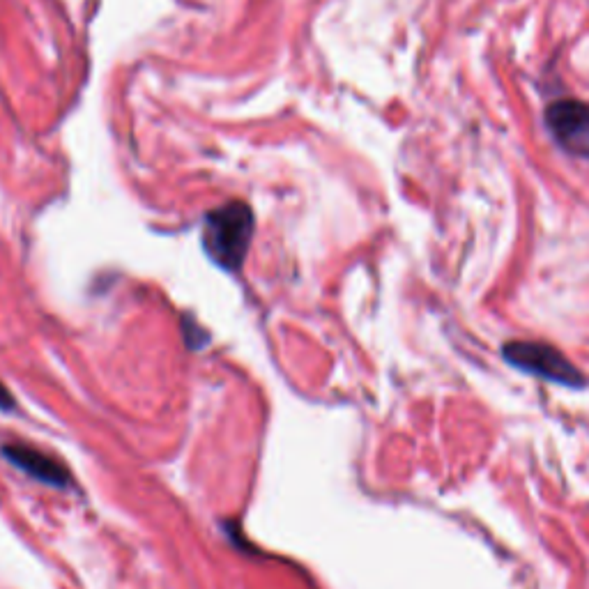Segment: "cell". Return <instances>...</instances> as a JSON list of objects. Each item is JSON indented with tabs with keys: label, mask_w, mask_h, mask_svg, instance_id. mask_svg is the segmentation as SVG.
I'll use <instances>...</instances> for the list:
<instances>
[{
	"label": "cell",
	"mask_w": 589,
	"mask_h": 589,
	"mask_svg": "<svg viewBox=\"0 0 589 589\" xmlns=\"http://www.w3.org/2000/svg\"><path fill=\"white\" fill-rule=\"evenodd\" d=\"M0 410H3V412L14 410V396L7 392L3 382H0Z\"/></svg>",
	"instance_id": "cell-5"
},
{
	"label": "cell",
	"mask_w": 589,
	"mask_h": 589,
	"mask_svg": "<svg viewBox=\"0 0 589 589\" xmlns=\"http://www.w3.org/2000/svg\"><path fill=\"white\" fill-rule=\"evenodd\" d=\"M504 362L534 378L555 382V385L580 389L587 385L583 373L566 359L560 350L541 341H509L502 348Z\"/></svg>",
	"instance_id": "cell-2"
},
{
	"label": "cell",
	"mask_w": 589,
	"mask_h": 589,
	"mask_svg": "<svg viewBox=\"0 0 589 589\" xmlns=\"http://www.w3.org/2000/svg\"><path fill=\"white\" fill-rule=\"evenodd\" d=\"M0 454H3L5 461H10L14 468H19L28 477L40 481L44 486L53 488H67L72 484L70 470L65 468L58 458L51 454H44V451L21 445V442H10V445L0 447Z\"/></svg>",
	"instance_id": "cell-4"
},
{
	"label": "cell",
	"mask_w": 589,
	"mask_h": 589,
	"mask_svg": "<svg viewBox=\"0 0 589 589\" xmlns=\"http://www.w3.org/2000/svg\"><path fill=\"white\" fill-rule=\"evenodd\" d=\"M256 219L247 203L233 201L208 212L203 221V249L214 265L237 272L247 260Z\"/></svg>",
	"instance_id": "cell-1"
},
{
	"label": "cell",
	"mask_w": 589,
	"mask_h": 589,
	"mask_svg": "<svg viewBox=\"0 0 589 589\" xmlns=\"http://www.w3.org/2000/svg\"><path fill=\"white\" fill-rule=\"evenodd\" d=\"M546 127L555 143L573 157L589 159V102L560 99L546 109Z\"/></svg>",
	"instance_id": "cell-3"
}]
</instances>
